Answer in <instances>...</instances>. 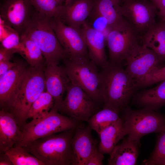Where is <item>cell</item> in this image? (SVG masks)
<instances>
[{"label": "cell", "mask_w": 165, "mask_h": 165, "mask_svg": "<svg viewBox=\"0 0 165 165\" xmlns=\"http://www.w3.org/2000/svg\"><path fill=\"white\" fill-rule=\"evenodd\" d=\"M86 42L89 57L97 66L104 68L108 64L105 47L106 37L94 30L86 21L81 27Z\"/></svg>", "instance_id": "e0dca14e"}, {"label": "cell", "mask_w": 165, "mask_h": 165, "mask_svg": "<svg viewBox=\"0 0 165 165\" xmlns=\"http://www.w3.org/2000/svg\"><path fill=\"white\" fill-rule=\"evenodd\" d=\"M161 21H163V22L165 24V20H161Z\"/></svg>", "instance_id": "b9f144b4"}, {"label": "cell", "mask_w": 165, "mask_h": 165, "mask_svg": "<svg viewBox=\"0 0 165 165\" xmlns=\"http://www.w3.org/2000/svg\"><path fill=\"white\" fill-rule=\"evenodd\" d=\"M158 13L161 20H165V8L162 10H160Z\"/></svg>", "instance_id": "74e56055"}, {"label": "cell", "mask_w": 165, "mask_h": 165, "mask_svg": "<svg viewBox=\"0 0 165 165\" xmlns=\"http://www.w3.org/2000/svg\"><path fill=\"white\" fill-rule=\"evenodd\" d=\"M78 122L52 109L45 117L38 120H32L23 126L21 130L23 138L17 146H25L37 139L76 129L80 127Z\"/></svg>", "instance_id": "52a82bcc"}, {"label": "cell", "mask_w": 165, "mask_h": 165, "mask_svg": "<svg viewBox=\"0 0 165 165\" xmlns=\"http://www.w3.org/2000/svg\"><path fill=\"white\" fill-rule=\"evenodd\" d=\"M5 153L9 156L13 165H45L22 146H15Z\"/></svg>", "instance_id": "4316f807"}, {"label": "cell", "mask_w": 165, "mask_h": 165, "mask_svg": "<svg viewBox=\"0 0 165 165\" xmlns=\"http://www.w3.org/2000/svg\"><path fill=\"white\" fill-rule=\"evenodd\" d=\"M20 44L18 53L27 61L31 67L42 64L44 58L40 48L34 41L20 36Z\"/></svg>", "instance_id": "d4e9b609"}, {"label": "cell", "mask_w": 165, "mask_h": 165, "mask_svg": "<svg viewBox=\"0 0 165 165\" xmlns=\"http://www.w3.org/2000/svg\"><path fill=\"white\" fill-rule=\"evenodd\" d=\"M140 142L128 138L116 145L108 160L109 165H135L138 155Z\"/></svg>", "instance_id": "ffe728a7"}, {"label": "cell", "mask_w": 165, "mask_h": 165, "mask_svg": "<svg viewBox=\"0 0 165 165\" xmlns=\"http://www.w3.org/2000/svg\"><path fill=\"white\" fill-rule=\"evenodd\" d=\"M87 19L89 21H86L91 27L102 33L106 37L109 28L108 21L104 17L92 10Z\"/></svg>", "instance_id": "4dcf8cb0"}, {"label": "cell", "mask_w": 165, "mask_h": 165, "mask_svg": "<svg viewBox=\"0 0 165 165\" xmlns=\"http://www.w3.org/2000/svg\"><path fill=\"white\" fill-rule=\"evenodd\" d=\"M92 10L107 20L109 30L123 19L121 6L113 0H94Z\"/></svg>", "instance_id": "603a6c76"}, {"label": "cell", "mask_w": 165, "mask_h": 165, "mask_svg": "<svg viewBox=\"0 0 165 165\" xmlns=\"http://www.w3.org/2000/svg\"><path fill=\"white\" fill-rule=\"evenodd\" d=\"M165 159V127L157 136L155 148L148 160L142 164L146 165H156L157 163Z\"/></svg>", "instance_id": "f1b7e54d"}, {"label": "cell", "mask_w": 165, "mask_h": 165, "mask_svg": "<svg viewBox=\"0 0 165 165\" xmlns=\"http://www.w3.org/2000/svg\"><path fill=\"white\" fill-rule=\"evenodd\" d=\"M31 0H4L0 6V18L20 36L31 19Z\"/></svg>", "instance_id": "4fadbf2b"}, {"label": "cell", "mask_w": 165, "mask_h": 165, "mask_svg": "<svg viewBox=\"0 0 165 165\" xmlns=\"http://www.w3.org/2000/svg\"><path fill=\"white\" fill-rule=\"evenodd\" d=\"M100 139L98 149L102 154H110L118 142L126 134L121 117L98 134Z\"/></svg>", "instance_id": "44dd1931"}, {"label": "cell", "mask_w": 165, "mask_h": 165, "mask_svg": "<svg viewBox=\"0 0 165 165\" xmlns=\"http://www.w3.org/2000/svg\"><path fill=\"white\" fill-rule=\"evenodd\" d=\"M16 63L17 62H12L10 61H0V76L15 66Z\"/></svg>", "instance_id": "e575fe53"}, {"label": "cell", "mask_w": 165, "mask_h": 165, "mask_svg": "<svg viewBox=\"0 0 165 165\" xmlns=\"http://www.w3.org/2000/svg\"><path fill=\"white\" fill-rule=\"evenodd\" d=\"M75 129L40 138L23 147L45 165H72L71 141Z\"/></svg>", "instance_id": "277c9868"}, {"label": "cell", "mask_w": 165, "mask_h": 165, "mask_svg": "<svg viewBox=\"0 0 165 165\" xmlns=\"http://www.w3.org/2000/svg\"><path fill=\"white\" fill-rule=\"evenodd\" d=\"M54 101L52 96L44 91L32 105L28 112V118L38 120L47 116L53 108Z\"/></svg>", "instance_id": "484cf974"}, {"label": "cell", "mask_w": 165, "mask_h": 165, "mask_svg": "<svg viewBox=\"0 0 165 165\" xmlns=\"http://www.w3.org/2000/svg\"><path fill=\"white\" fill-rule=\"evenodd\" d=\"M119 112L116 109L104 107L89 118L87 121L88 125L91 129L99 134L120 118Z\"/></svg>", "instance_id": "cb8c5ba5"}, {"label": "cell", "mask_w": 165, "mask_h": 165, "mask_svg": "<svg viewBox=\"0 0 165 165\" xmlns=\"http://www.w3.org/2000/svg\"><path fill=\"white\" fill-rule=\"evenodd\" d=\"M121 7L123 16L138 32L144 34L156 23V7L153 4L139 0H125Z\"/></svg>", "instance_id": "7c38bea8"}, {"label": "cell", "mask_w": 165, "mask_h": 165, "mask_svg": "<svg viewBox=\"0 0 165 165\" xmlns=\"http://www.w3.org/2000/svg\"><path fill=\"white\" fill-rule=\"evenodd\" d=\"M142 45L154 52L165 62V24L161 21L151 27L144 34Z\"/></svg>", "instance_id": "7402d4cb"}, {"label": "cell", "mask_w": 165, "mask_h": 165, "mask_svg": "<svg viewBox=\"0 0 165 165\" xmlns=\"http://www.w3.org/2000/svg\"><path fill=\"white\" fill-rule=\"evenodd\" d=\"M51 23L68 57L77 60L90 59L81 28L78 29L68 26L55 17L51 18Z\"/></svg>", "instance_id": "30bf717a"}, {"label": "cell", "mask_w": 165, "mask_h": 165, "mask_svg": "<svg viewBox=\"0 0 165 165\" xmlns=\"http://www.w3.org/2000/svg\"><path fill=\"white\" fill-rule=\"evenodd\" d=\"M94 0H67L56 18L66 25L80 29L91 12Z\"/></svg>", "instance_id": "9a60e30c"}, {"label": "cell", "mask_w": 165, "mask_h": 165, "mask_svg": "<svg viewBox=\"0 0 165 165\" xmlns=\"http://www.w3.org/2000/svg\"><path fill=\"white\" fill-rule=\"evenodd\" d=\"M51 18L36 11L23 33L20 35L35 42L42 51L47 65H58L67 57L51 23Z\"/></svg>", "instance_id": "3957f363"}, {"label": "cell", "mask_w": 165, "mask_h": 165, "mask_svg": "<svg viewBox=\"0 0 165 165\" xmlns=\"http://www.w3.org/2000/svg\"><path fill=\"white\" fill-rule=\"evenodd\" d=\"M59 2L63 4L67 0H57Z\"/></svg>", "instance_id": "ab89813d"}, {"label": "cell", "mask_w": 165, "mask_h": 165, "mask_svg": "<svg viewBox=\"0 0 165 165\" xmlns=\"http://www.w3.org/2000/svg\"><path fill=\"white\" fill-rule=\"evenodd\" d=\"M59 111L78 122H87L96 110L95 102L82 89L70 82Z\"/></svg>", "instance_id": "8fae6325"}, {"label": "cell", "mask_w": 165, "mask_h": 165, "mask_svg": "<svg viewBox=\"0 0 165 165\" xmlns=\"http://www.w3.org/2000/svg\"><path fill=\"white\" fill-rule=\"evenodd\" d=\"M0 40L1 46L7 49L14 50L18 53L20 44V35L13 28L10 27L7 33Z\"/></svg>", "instance_id": "f546056e"}, {"label": "cell", "mask_w": 165, "mask_h": 165, "mask_svg": "<svg viewBox=\"0 0 165 165\" xmlns=\"http://www.w3.org/2000/svg\"><path fill=\"white\" fill-rule=\"evenodd\" d=\"M28 68L23 63L16 64L0 76V103L8 107L13 94Z\"/></svg>", "instance_id": "d6986e66"}, {"label": "cell", "mask_w": 165, "mask_h": 165, "mask_svg": "<svg viewBox=\"0 0 165 165\" xmlns=\"http://www.w3.org/2000/svg\"><path fill=\"white\" fill-rule=\"evenodd\" d=\"M45 89L53 97L54 103L52 109L59 111L63 97L71 81L64 67L47 65L44 69Z\"/></svg>", "instance_id": "5bb4252c"}, {"label": "cell", "mask_w": 165, "mask_h": 165, "mask_svg": "<svg viewBox=\"0 0 165 165\" xmlns=\"http://www.w3.org/2000/svg\"><path fill=\"white\" fill-rule=\"evenodd\" d=\"M91 129L88 125L84 128L79 127L75 130L71 141L72 165H86L97 147L91 134Z\"/></svg>", "instance_id": "2e32d148"}, {"label": "cell", "mask_w": 165, "mask_h": 165, "mask_svg": "<svg viewBox=\"0 0 165 165\" xmlns=\"http://www.w3.org/2000/svg\"><path fill=\"white\" fill-rule=\"evenodd\" d=\"M124 61L125 70L136 84L148 74L165 65L159 56L152 50L138 41L131 46Z\"/></svg>", "instance_id": "ba28073f"}, {"label": "cell", "mask_w": 165, "mask_h": 165, "mask_svg": "<svg viewBox=\"0 0 165 165\" xmlns=\"http://www.w3.org/2000/svg\"><path fill=\"white\" fill-rule=\"evenodd\" d=\"M64 67L72 82L82 89L96 103L103 102L101 73L90 59L75 60L67 57Z\"/></svg>", "instance_id": "8992f818"}, {"label": "cell", "mask_w": 165, "mask_h": 165, "mask_svg": "<svg viewBox=\"0 0 165 165\" xmlns=\"http://www.w3.org/2000/svg\"><path fill=\"white\" fill-rule=\"evenodd\" d=\"M137 33L132 24L124 19L110 29L106 37L108 64L123 65L129 50L138 41Z\"/></svg>", "instance_id": "9c48e42d"}, {"label": "cell", "mask_w": 165, "mask_h": 165, "mask_svg": "<svg viewBox=\"0 0 165 165\" xmlns=\"http://www.w3.org/2000/svg\"><path fill=\"white\" fill-rule=\"evenodd\" d=\"M117 4H119V3L121 1V0H113Z\"/></svg>", "instance_id": "60d3db41"}, {"label": "cell", "mask_w": 165, "mask_h": 165, "mask_svg": "<svg viewBox=\"0 0 165 165\" xmlns=\"http://www.w3.org/2000/svg\"><path fill=\"white\" fill-rule=\"evenodd\" d=\"M156 165H165V159L158 162Z\"/></svg>", "instance_id": "f35d334b"}, {"label": "cell", "mask_w": 165, "mask_h": 165, "mask_svg": "<svg viewBox=\"0 0 165 165\" xmlns=\"http://www.w3.org/2000/svg\"><path fill=\"white\" fill-rule=\"evenodd\" d=\"M0 165H13L9 156L5 153L0 155Z\"/></svg>", "instance_id": "d590c367"}, {"label": "cell", "mask_w": 165, "mask_h": 165, "mask_svg": "<svg viewBox=\"0 0 165 165\" xmlns=\"http://www.w3.org/2000/svg\"><path fill=\"white\" fill-rule=\"evenodd\" d=\"M15 53L16 52L14 50L7 49L0 46V61H10Z\"/></svg>", "instance_id": "836d02e7"}, {"label": "cell", "mask_w": 165, "mask_h": 165, "mask_svg": "<svg viewBox=\"0 0 165 165\" xmlns=\"http://www.w3.org/2000/svg\"><path fill=\"white\" fill-rule=\"evenodd\" d=\"M165 80V65L146 76L137 84L140 87L149 86Z\"/></svg>", "instance_id": "1f68e13d"}, {"label": "cell", "mask_w": 165, "mask_h": 165, "mask_svg": "<svg viewBox=\"0 0 165 165\" xmlns=\"http://www.w3.org/2000/svg\"><path fill=\"white\" fill-rule=\"evenodd\" d=\"M36 10L51 18L56 17L63 4L57 0H31Z\"/></svg>", "instance_id": "83f0119b"}, {"label": "cell", "mask_w": 165, "mask_h": 165, "mask_svg": "<svg viewBox=\"0 0 165 165\" xmlns=\"http://www.w3.org/2000/svg\"><path fill=\"white\" fill-rule=\"evenodd\" d=\"M13 114L4 109L0 111V152L17 146L23 138V133Z\"/></svg>", "instance_id": "ac0fdd59"}, {"label": "cell", "mask_w": 165, "mask_h": 165, "mask_svg": "<svg viewBox=\"0 0 165 165\" xmlns=\"http://www.w3.org/2000/svg\"><path fill=\"white\" fill-rule=\"evenodd\" d=\"M104 158L103 154L96 147L88 159L86 165H102Z\"/></svg>", "instance_id": "d6a6232c"}, {"label": "cell", "mask_w": 165, "mask_h": 165, "mask_svg": "<svg viewBox=\"0 0 165 165\" xmlns=\"http://www.w3.org/2000/svg\"><path fill=\"white\" fill-rule=\"evenodd\" d=\"M153 4L160 10L165 8V0H152Z\"/></svg>", "instance_id": "8d00e7d4"}, {"label": "cell", "mask_w": 165, "mask_h": 165, "mask_svg": "<svg viewBox=\"0 0 165 165\" xmlns=\"http://www.w3.org/2000/svg\"><path fill=\"white\" fill-rule=\"evenodd\" d=\"M121 111L126 135L132 141L140 142L143 136L159 133L165 127V115L158 111L144 108L134 110L128 106Z\"/></svg>", "instance_id": "5b68a950"}, {"label": "cell", "mask_w": 165, "mask_h": 165, "mask_svg": "<svg viewBox=\"0 0 165 165\" xmlns=\"http://www.w3.org/2000/svg\"><path fill=\"white\" fill-rule=\"evenodd\" d=\"M102 69L101 89L104 107L122 111L138 90L136 83L123 65L108 64Z\"/></svg>", "instance_id": "6da1fadb"}, {"label": "cell", "mask_w": 165, "mask_h": 165, "mask_svg": "<svg viewBox=\"0 0 165 165\" xmlns=\"http://www.w3.org/2000/svg\"><path fill=\"white\" fill-rule=\"evenodd\" d=\"M45 89L42 64L28 68L15 89L8 106L22 129L26 123L32 105Z\"/></svg>", "instance_id": "7a4b0ae2"}]
</instances>
